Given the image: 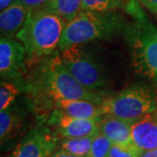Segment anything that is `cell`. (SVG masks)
Wrapping results in <instances>:
<instances>
[{
    "label": "cell",
    "instance_id": "obj_24",
    "mask_svg": "<svg viewBox=\"0 0 157 157\" xmlns=\"http://www.w3.org/2000/svg\"><path fill=\"white\" fill-rule=\"evenodd\" d=\"M138 157H157V148L152 150L142 151Z\"/></svg>",
    "mask_w": 157,
    "mask_h": 157
},
{
    "label": "cell",
    "instance_id": "obj_10",
    "mask_svg": "<svg viewBox=\"0 0 157 157\" xmlns=\"http://www.w3.org/2000/svg\"><path fill=\"white\" fill-rule=\"evenodd\" d=\"M132 139L141 151L157 148V110L133 123Z\"/></svg>",
    "mask_w": 157,
    "mask_h": 157
},
{
    "label": "cell",
    "instance_id": "obj_11",
    "mask_svg": "<svg viewBox=\"0 0 157 157\" xmlns=\"http://www.w3.org/2000/svg\"><path fill=\"white\" fill-rule=\"evenodd\" d=\"M101 118L99 132L104 135L113 142V144H118L122 146L133 145L132 139V125L133 123L113 117L111 115H105Z\"/></svg>",
    "mask_w": 157,
    "mask_h": 157
},
{
    "label": "cell",
    "instance_id": "obj_2",
    "mask_svg": "<svg viewBox=\"0 0 157 157\" xmlns=\"http://www.w3.org/2000/svg\"><path fill=\"white\" fill-rule=\"evenodd\" d=\"M67 25L60 17L45 9L32 11L16 37L29 58H45L59 47Z\"/></svg>",
    "mask_w": 157,
    "mask_h": 157
},
{
    "label": "cell",
    "instance_id": "obj_27",
    "mask_svg": "<svg viewBox=\"0 0 157 157\" xmlns=\"http://www.w3.org/2000/svg\"><path fill=\"white\" fill-rule=\"evenodd\" d=\"M124 1H125V2L127 3V2H128V1H129V0H124Z\"/></svg>",
    "mask_w": 157,
    "mask_h": 157
},
{
    "label": "cell",
    "instance_id": "obj_7",
    "mask_svg": "<svg viewBox=\"0 0 157 157\" xmlns=\"http://www.w3.org/2000/svg\"><path fill=\"white\" fill-rule=\"evenodd\" d=\"M58 135L45 126L33 129L8 157H49L58 146Z\"/></svg>",
    "mask_w": 157,
    "mask_h": 157
},
{
    "label": "cell",
    "instance_id": "obj_5",
    "mask_svg": "<svg viewBox=\"0 0 157 157\" xmlns=\"http://www.w3.org/2000/svg\"><path fill=\"white\" fill-rule=\"evenodd\" d=\"M103 115H111L135 123L157 109V100L148 87L134 85L101 104Z\"/></svg>",
    "mask_w": 157,
    "mask_h": 157
},
{
    "label": "cell",
    "instance_id": "obj_15",
    "mask_svg": "<svg viewBox=\"0 0 157 157\" xmlns=\"http://www.w3.org/2000/svg\"><path fill=\"white\" fill-rule=\"evenodd\" d=\"M23 119L16 111L7 108L0 112V139L3 146L7 140H12L22 127Z\"/></svg>",
    "mask_w": 157,
    "mask_h": 157
},
{
    "label": "cell",
    "instance_id": "obj_18",
    "mask_svg": "<svg viewBox=\"0 0 157 157\" xmlns=\"http://www.w3.org/2000/svg\"><path fill=\"white\" fill-rule=\"evenodd\" d=\"M113 142L101 133L94 135L93 144L86 157H108Z\"/></svg>",
    "mask_w": 157,
    "mask_h": 157
},
{
    "label": "cell",
    "instance_id": "obj_9",
    "mask_svg": "<svg viewBox=\"0 0 157 157\" xmlns=\"http://www.w3.org/2000/svg\"><path fill=\"white\" fill-rule=\"evenodd\" d=\"M26 52L24 45L12 38L1 37L0 72L3 77H17L25 67Z\"/></svg>",
    "mask_w": 157,
    "mask_h": 157
},
{
    "label": "cell",
    "instance_id": "obj_14",
    "mask_svg": "<svg viewBox=\"0 0 157 157\" xmlns=\"http://www.w3.org/2000/svg\"><path fill=\"white\" fill-rule=\"evenodd\" d=\"M82 2L83 0H50L44 9L68 24L82 11Z\"/></svg>",
    "mask_w": 157,
    "mask_h": 157
},
{
    "label": "cell",
    "instance_id": "obj_26",
    "mask_svg": "<svg viewBox=\"0 0 157 157\" xmlns=\"http://www.w3.org/2000/svg\"><path fill=\"white\" fill-rule=\"evenodd\" d=\"M14 2H21V0H14Z\"/></svg>",
    "mask_w": 157,
    "mask_h": 157
},
{
    "label": "cell",
    "instance_id": "obj_25",
    "mask_svg": "<svg viewBox=\"0 0 157 157\" xmlns=\"http://www.w3.org/2000/svg\"><path fill=\"white\" fill-rule=\"evenodd\" d=\"M14 3V0H0V10L1 11H5L10 6Z\"/></svg>",
    "mask_w": 157,
    "mask_h": 157
},
{
    "label": "cell",
    "instance_id": "obj_1",
    "mask_svg": "<svg viewBox=\"0 0 157 157\" xmlns=\"http://www.w3.org/2000/svg\"><path fill=\"white\" fill-rule=\"evenodd\" d=\"M32 90L53 104L59 100H86L102 103L101 95L86 89L73 78L63 64L60 56L43 58L31 75Z\"/></svg>",
    "mask_w": 157,
    "mask_h": 157
},
{
    "label": "cell",
    "instance_id": "obj_8",
    "mask_svg": "<svg viewBox=\"0 0 157 157\" xmlns=\"http://www.w3.org/2000/svg\"><path fill=\"white\" fill-rule=\"evenodd\" d=\"M101 117L96 119H78L64 114L56 109L49 123L53 126L56 134L61 138H78L94 136L99 133Z\"/></svg>",
    "mask_w": 157,
    "mask_h": 157
},
{
    "label": "cell",
    "instance_id": "obj_4",
    "mask_svg": "<svg viewBox=\"0 0 157 157\" xmlns=\"http://www.w3.org/2000/svg\"><path fill=\"white\" fill-rule=\"evenodd\" d=\"M135 71L157 82V28L147 17L128 24L123 32Z\"/></svg>",
    "mask_w": 157,
    "mask_h": 157
},
{
    "label": "cell",
    "instance_id": "obj_16",
    "mask_svg": "<svg viewBox=\"0 0 157 157\" xmlns=\"http://www.w3.org/2000/svg\"><path fill=\"white\" fill-rule=\"evenodd\" d=\"M94 136L78 138H62L60 140L61 149L77 156L86 157L93 144Z\"/></svg>",
    "mask_w": 157,
    "mask_h": 157
},
{
    "label": "cell",
    "instance_id": "obj_12",
    "mask_svg": "<svg viewBox=\"0 0 157 157\" xmlns=\"http://www.w3.org/2000/svg\"><path fill=\"white\" fill-rule=\"evenodd\" d=\"M30 11L21 2H14L0 14L1 37L12 38L22 29Z\"/></svg>",
    "mask_w": 157,
    "mask_h": 157
},
{
    "label": "cell",
    "instance_id": "obj_21",
    "mask_svg": "<svg viewBox=\"0 0 157 157\" xmlns=\"http://www.w3.org/2000/svg\"><path fill=\"white\" fill-rule=\"evenodd\" d=\"M49 2L50 0H21V3L30 11L44 9Z\"/></svg>",
    "mask_w": 157,
    "mask_h": 157
},
{
    "label": "cell",
    "instance_id": "obj_23",
    "mask_svg": "<svg viewBox=\"0 0 157 157\" xmlns=\"http://www.w3.org/2000/svg\"><path fill=\"white\" fill-rule=\"evenodd\" d=\"M49 157H81V156H77V155H72L68 152L65 151L63 149H59V150H57L55 151L52 155H50Z\"/></svg>",
    "mask_w": 157,
    "mask_h": 157
},
{
    "label": "cell",
    "instance_id": "obj_20",
    "mask_svg": "<svg viewBox=\"0 0 157 157\" xmlns=\"http://www.w3.org/2000/svg\"><path fill=\"white\" fill-rule=\"evenodd\" d=\"M141 152L135 144L130 146L113 144L108 157H138Z\"/></svg>",
    "mask_w": 157,
    "mask_h": 157
},
{
    "label": "cell",
    "instance_id": "obj_3",
    "mask_svg": "<svg viewBox=\"0 0 157 157\" xmlns=\"http://www.w3.org/2000/svg\"><path fill=\"white\" fill-rule=\"evenodd\" d=\"M127 24L123 17L115 11L94 12L81 11L64 29L59 48L63 52L94 39H109L123 33Z\"/></svg>",
    "mask_w": 157,
    "mask_h": 157
},
{
    "label": "cell",
    "instance_id": "obj_19",
    "mask_svg": "<svg viewBox=\"0 0 157 157\" xmlns=\"http://www.w3.org/2000/svg\"><path fill=\"white\" fill-rule=\"evenodd\" d=\"M19 93L16 85L11 82H1L0 85V110L4 111L9 108L11 103Z\"/></svg>",
    "mask_w": 157,
    "mask_h": 157
},
{
    "label": "cell",
    "instance_id": "obj_6",
    "mask_svg": "<svg viewBox=\"0 0 157 157\" xmlns=\"http://www.w3.org/2000/svg\"><path fill=\"white\" fill-rule=\"evenodd\" d=\"M60 58L72 76L86 89L94 91L107 84L101 66L80 48V45L63 51Z\"/></svg>",
    "mask_w": 157,
    "mask_h": 157
},
{
    "label": "cell",
    "instance_id": "obj_17",
    "mask_svg": "<svg viewBox=\"0 0 157 157\" xmlns=\"http://www.w3.org/2000/svg\"><path fill=\"white\" fill-rule=\"evenodd\" d=\"M125 6L126 2L124 0H83L82 11L107 12L118 8L125 9Z\"/></svg>",
    "mask_w": 157,
    "mask_h": 157
},
{
    "label": "cell",
    "instance_id": "obj_13",
    "mask_svg": "<svg viewBox=\"0 0 157 157\" xmlns=\"http://www.w3.org/2000/svg\"><path fill=\"white\" fill-rule=\"evenodd\" d=\"M86 100H59L54 103L56 109L64 114L78 119H96L103 115L101 105Z\"/></svg>",
    "mask_w": 157,
    "mask_h": 157
},
{
    "label": "cell",
    "instance_id": "obj_22",
    "mask_svg": "<svg viewBox=\"0 0 157 157\" xmlns=\"http://www.w3.org/2000/svg\"><path fill=\"white\" fill-rule=\"evenodd\" d=\"M140 1L148 10L157 14V0H140Z\"/></svg>",
    "mask_w": 157,
    "mask_h": 157
}]
</instances>
